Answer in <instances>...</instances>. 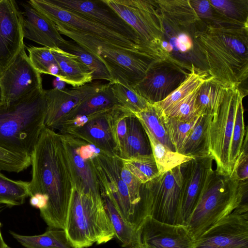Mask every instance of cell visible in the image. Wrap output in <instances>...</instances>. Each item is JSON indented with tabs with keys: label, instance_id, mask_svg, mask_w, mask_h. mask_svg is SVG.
Returning a JSON list of instances; mask_svg holds the SVG:
<instances>
[{
	"label": "cell",
	"instance_id": "cell-1",
	"mask_svg": "<svg viewBox=\"0 0 248 248\" xmlns=\"http://www.w3.org/2000/svg\"><path fill=\"white\" fill-rule=\"evenodd\" d=\"M31 179L29 196L48 197L40 215L48 228L64 229L75 187L74 174L62 135L45 127L31 156Z\"/></svg>",
	"mask_w": 248,
	"mask_h": 248
},
{
	"label": "cell",
	"instance_id": "cell-2",
	"mask_svg": "<svg viewBox=\"0 0 248 248\" xmlns=\"http://www.w3.org/2000/svg\"><path fill=\"white\" fill-rule=\"evenodd\" d=\"M204 23L193 39L206 71L224 87L239 88L248 75V26Z\"/></svg>",
	"mask_w": 248,
	"mask_h": 248
},
{
	"label": "cell",
	"instance_id": "cell-3",
	"mask_svg": "<svg viewBox=\"0 0 248 248\" xmlns=\"http://www.w3.org/2000/svg\"><path fill=\"white\" fill-rule=\"evenodd\" d=\"M239 88H226L215 106L207 128L209 152L217 172L231 176L248 133Z\"/></svg>",
	"mask_w": 248,
	"mask_h": 248
},
{
	"label": "cell",
	"instance_id": "cell-4",
	"mask_svg": "<svg viewBox=\"0 0 248 248\" xmlns=\"http://www.w3.org/2000/svg\"><path fill=\"white\" fill-rule=\"evenodd\" d=\"M43 88L4 106L0 104V147L31 156L45 127L46 101Z\"/></svg>",
	"mask_w": 248,
	"mask_h": 248
},
{
	"label": "cell",
	"instance_id": "cell-5",
	"mask_svg": "<svg viewBox=\"0 0 248 248\" xmlns=\"http://www.w3.org/2000/svg\"><path fill=\"white\" fill-rule=\"evenodd\" d=\"M248 184L213 170L186 225L194 239L240 205L248 204Z\"/></svg>",
	"mask_w": 248,
	"mask_h": 248
},
{
	"label": "cell",
	"instance_id": "cell-6",
	"mask_svg": "<svg viewBox=\"0 0 248 248\" xmlns=\"http://www.w3.org/2000/svg\"><path fill=\"white\" fill-rule=\"evenodd\" d=\"M55 26L61 34L69 37L100 59L109 72L111 82H119L134 88L144 78L151 64L158 60L136 49L119 46L60 25Z\"/></svg>",
	"mask_w": 248,
	"mask_h": 248
},
{
	"label": "cell",
	"instance_id": "cell-7",
	"mask_svg": "<svg viewBox=\"0 0 248 248\" xmlns=\"http://www.w3.org/2000/svg\"><path fill=\"white\" fill-rule=\"evenodd\" d=\"M63 230L73 248L105 244L115 237L102 197H94L75 187Z\"/></svg>",
	"mask_w": 248,
	"mask_h": 248
},
{
	"label": "cell",
	"instance_id": "cell-8",
	"mask_svg": "<svg viewBox=\"0 0 248 248\" xmlns=\"http://www.w3.org/2000/svg\"><path fill=\"white\" fill-rule=\"evenodd\" d=\"M137 33L142 50L156 60L171 55L164 48L165 31L155 0H104Z\"/></svg>",
	"mask_w": 248,
	"mask_h": 248
},
{
	"label": "cell",
	"instance_id": "cell-9",
	"mask_svg": "<svg viewBox=\"0 0 248 248\" xmlns=\"http://www.w3.org/2000/svg\"><path fill=\"white\" fill-rule=\"evenodd\" d=\"M182 182L179 166L142 184L140 196L149 207L150 216L162 222L176 224Z\"/></svg>",
	"mask_w": 248,
	"mask_h": 248
},
{
	"label": "cell",
	"instance_id": "cell-10",
	"mask_svg": "<svg viewBox=\"0 0 248 248\" xmlns=\"http://www.w3.org/2000/svg\"><path fill=\"white\" fill-rule=\"evenodd\" d=\"M92 163L101 195L106 196L122 217L137 231L128 190L121 178L122 159L99 150L93 157Z\"/></svg>",
	"mask_w": 248,
	"mask_h": 248
},
{
	"label": "cell",
	"instance_id": "cell-11",
	"mask_svg": "<svg viewBox=\"0 0 248 248\" xmlns=\"http://www.w3.org/2000/svg\"><path fill=\"white\" fill-rule=\"evenodd\" d=\"M191 65L169 57L154 62L144 78L133 89L150 104L160 102L186 78Z\"/></svg>",
	"mask_w": 248,
	"mask_h": 248
},
{
	"label": "cell",
	"instance_id": "cell-12",
	"mask_svg": "<svg viewBox=\"0 0 248 248\" xmlns=\"http://www.w3.org/2000/svg\"><path fill=\"white\" fill-rule=\"evenodd\" d=\"M119 105L67 121L61 126L60 133L83 140L109 155L119 156L113 126L115 111Z\"/></svg>",
	"mask_w": 248,
	"mask_h": 248
},
{
	"label": "cell",
	"instance_id": "cell-13",
	"mask_svg": "<svg viewBox=\"0 0 248 248\" xmlns=\"http://www.w3.org/2000/svg\"><path fill=\"white\" fill-rule=\"evenodd\" d=\"M27 2L55 25L91 35L116 46L144 53L139 45L122 35L83 16L61 8L50 0H30Z\"/></svg>",
	"mask_w": 248,
	"mask_h": 248
},
{
	"label": "cell",
	"instance_id": "cell-14",
	"mask_svg": "<svg viewBox=\"0 0 248 248\" xmlns=\"http://www.w3.org/2000/svg\"><path fill=\"white\" fill-rule=\"evenodd\" d=\"M192 248H248V205H240L195 239Z\"/></svg>",
	"mask_w": 248,
	"mask_h": 248
},
{
	"label": "cell",
	"instance_id": "cell-15",
	"mask_svg": "<svg viewBox=\"0 0 248 248\" xmlns=\"http://www.w3.org/2000/svg\"><path fill=\"white\" fill-rule=\"evenodd\" d=\"M42 79L31 64L23 46L0 75L1 105L7 106L31 93L42 89Z\"/></svg>",
	"mask_w": 248,
	"mask_h": 248
},
{
	"label": "cell",
	"instance_id": "cell-16",
	"mask_svg": "<svg viewBox=\"0 0 248 248\" xmlns=\"http://www.w3.org/2000/svg\"><path fill=\"white\" fill-rule=\"evenodd\" d=\"M209 154L194 158L181 165L183 182L176 224L186 226L214 169Z\"/></svg>",
	"mask_w": 248,
	"mask_h": 248
},
{
	"label": "cell",
	"instance_id": "cell-17",
	"mask_svg": "<svg viewBox=\"0 0 248 248\" xmlns=\"http://www.w3.org/2000/svg\"><path fill=\"white\" fill-rule=\"evenodd\" d=\"M74 174L75 188L96 197H102L92 163L99 150L94 145L67 134H61Z\"/></svg>",
	"mask_w": 248,
	"mask_h": 248
},
{
	"label": "cell",
	"instance_id": "cell-18",
	"mask_svg": "<svg viewBox=\"0 0 248 248\" xmlns=\"http://www.w3.org/2000/svg\"><path fill=\"white\" fill-rule=\"evenodd\" d=\"M106 83L93 81L81 86L44 90L46 101L45 126L59 130L69 113L88 95L102 88Z\"/></svg>",
	"mask_w": 248,
	"mask_h": 248
},
{
	"label": "cell",
	"instance_id": "cell-19",
	"mask_svg": "<svg viewBox=\"0 0 248 248\" xmlns=\"http://www.w3.org/2000/svg\"><path fill=\"white\" fill-rule=\"evenodd\" d=\"M25 46L21 12L14 0H0V75Z\"/></svg>",
	"mask_w": 248,
	"mask_h": 248
},
{
	"label": "cell",
	"instance_id": "cell-20",
	"mask_svg": "<svg viewBox=\"0 0 248 248\" xmlns=\"http://www.w3.org/2000/svg\"><path fill=\"white\" fill-rule=\"evenodd\" d=\"M50 1L61 8L83 16L122 35L139 45L144 52L140 47L139 37L134 30L105 2L104 0Z\"/></svg>",
	"mask_w": 248,
	"mask_h": 248
},
{
	"label": "cell",
	"instance_id": "cell-21",
	"mask_svg": "<svg viewBox=\"0 0 248 248\" xmlns=\"http://www.w3.org/2000/svg\"><path fill=\"white\" fill-rule=\"evenodd\" d=\"M140 248H192L194 238L186 227L147 217L138 229Z\"/></svg>",
	"mask_w": 248,
	"mask_h": 248
},
{
	"label": "cell",
	"instance_id": "cell-22",
	"mask_svg": "<svg viewBox=\"0 0 248 248\" xmlns=\"http://www.w3.org/2000/svg\"><path fill=\"white\" fill-rule=\"evenodd\" d=\"M22 30L27 38L51 49L60 48L64 39L55 24L27 1L22 4Z\"/></svg>",
	"mask_w": 248,
	"mask_h": 248
},
{
	"label": "cell",
	"instance_id": "cell-23",
	"mask_svg": "<svg viewBox=\"0 0 248 248\" xmlns=\"http://www.w3.org/2000/svg\"><path fill=\"white\" fill-rule=\"evenodd\" d=\"M164 27L174 34L186 30L200 21L189 0H155Z\"/></svg>",
	"mask_w": 248,
	"mask_h": 248
},
{
	"label": "cell",
	"instance_id": "cell-24",
	"mask_svg": "<svg viewBox=\"0 0 248 248\" xmlns=\"http://www.w3.org/2000/svg\"><path fill=\"white\" fill-rule=\"evenodd\" d=\"M58 63L60 80L73 87L92 82L93 72L75 55L59 48L51 49Z\"/></svg>",
	"mask_w": 248,
	"mask_h": 248
},
{
	"label": "cell",
	"instance_id": "cell-25",
	"mask_svg": "<svg viewBox=\"0 0 248 248\" xmlns=\"http://www.w3.org/2000/svg\"><path fill=\"white\" fill-rule=\"evenodd\" d=\"M144 130L161 143L175 151L165 123V115L155 104H149L143 110L133 113Z\"/></svg>",
	"mask_w": 248,
	"mask_h": 248
},
{
	"label": "cell",
	"instance_id": "cell-26",
	"mask_svg": "<svg viewBox=\"0 0 248 248\" xmlns=\"http://www.w3.org/2000/svg\"><path fill=\"white\" fill-rule=\"evenodd\" d=\"M118 105L108 82L98 91L88 95L76 107L67 115L64 123L77 117L108 110Z\"/></svg>",
	"mask_w": 248,
	"mask_h": 248
},
{
	"label": "cell",
	"instance_id": "cell-27",
	"mask_svg": "<svg viewBox=\"0 0 248 248\" xmlns=\"http://www.w3.org/2000/svg\"><path fill=\"white\" fill-rule=\"evenodd\" d=\"M126 123V137L120 157L127 159L152 154L147 136L137 118L134 115L129 116Z\"/></svg>",
	"mask_w": 248,
	"mask_h": 248
},
{
	"label": "cell",
	"instance_id": "cell-28",
	"mask_svg": "<svg viewBox=\"0 0 248 248\" xmlns=\"http://www.w3.org/2000/svg\"><path fill=\"white\" fill-rule=\"evenodd\" d=\"M209 77L205 70H202L192 63L190 71L185 80L166 98L155 104L165 112L198 89Z\"/></svg>",
	"mask_w": 248,
	"mask_h": 248
},
{
	"label": "cell",
	"instance_id": "cell-29",
	"mask_svg": "<svg viewBox=\"0 0 248 248\" xmlns=\"http://www.w3.org/2000/svg\"><path fill=\"white\" fill-rule=\"evenodd\" d=\"M211 115H201L199 117L186 139L180 154L192 158L210 154L208 146L207 128Z\"/></svg>",
	"mask_w": 248,
	"mask_h": 248
},
{
	"label": "cell",
	"instance_id": "cell-30",
	"mask_svg": "<svg viewBox=\"0 0 248 248\" xmlns=\"http://www.w3.org/2000/svg\"><path fill=\"white\" fill-rule=\"evenodd\" d=\"M10 233L25 248H73L63 229L48 228L43 234L32 236Z\"/></svg>",
	"mask_w": 248,
	"mask_h": 248
},
{
	"label": "cell",
	"instance_id": "cell-31",
	"mask_svg": "<svg viewBox=\"0 0 248 248\" xmlns=\"http://www.w3.org/2000/svg\"><path fill=\"white\" fill-rule=\"evenodd\" d=\"M105 208L113 228L116 237L125 248H140L138 232L120 216L110 200L101 195Z\"/></svg>",
	"mask_w": 248,
	"mask_h": 248
},
{
	"label": "cell",
	"instance_id": "cell-32",
	"mask_svg": "<svg viewBox=\"0 0 248 248\" xmlns=\"http://www.w3.org/2000/svg\"><path fill=\"white\" fill-rule=\"evenodd\" d=\"M218 17L217 23L248 26V0H209Z\"/></svg>",
	"mask_w": 248,
	"mask_h": 248
},
{
	"label": "cell",
	"instance_id": "cell-33",
	"mask_svg": "<svg viewBox=\"0 0 248 248\" xmlns=\"http://www.w3.org/2000/svg\"><path fill=\"white\" fill-rule=\"evenodd\" d=\"M60 49L77 56L93 72V80L112 81L109 72L103 62L94 54L72 40H66L60 46Z\"/></svg>",
	"mask_w": 248,
	"mask_h": 248
},
{
	"label": "cell",
	"instance_id": "cell-34",
	"mask_svg": "<svg viewBox=\"0 0 248 248\" xmlns=\"http://www.w3.org/2000/svg\"><path fill=\"white\" fill-rule=\"evenodd\" d=\"M145 131V130H144ZM159 174L168 171L194 158L171 151L145 131Z\"/></svg>",
	"mask_w": 248,
	"mask_h": 248
},
{
	"label": "cell",
	"instance_id": "cell-35",
	"mask_svg": "<svg viewBox=\"0 0 248 248\" xmlns=\"http://www.w3.org/2000/svg\"><path fill=\"white\" fill-rule=\"evenodd\" d=\"M226 88L210 76L198 91L196 98L198 114L200 116L211 115Z\"/></svg>",
	"mask_w": 248,
	"mask_h": 248
},
{
	"label": "cell",
	"instance_id": "cell-36",
	"mask_svg": "<svg viewBox=\"0 0 248 248\" xmlns=\"http://www.w3.org/2000/svg\"><path fill=\"white\" fill-rule=\"evenodd\" d=\"M0 170V203L8 206L22 205L29 196V182L12 180Z\"/></svg>",
	"mask_w": 248,
	"mask_h": 248
},
{
	"label": "cell",
	"instance_id": "cell-37",
	"mask_svg": "<svg viewBox=\"0 0 248 248\" xmlns=\"http://www.w3.org/2000/svg\"><path fill=\"white\" fill-rule=\"evenodd\" d=\"M122 161L123 165L142 184L150 181L159 174L152 154L122 159Z\"/></svg>",
	"mask_w": 248,
	"mask_h": 248
},
{
	"label": "cell",
	"instance_id": "cell-38",
	"mask_svg": "<svg viewBox=\"0 0 248 248\" xmlns=\"http://www.w3.org/2000/svg\"><path fill=\"white\" fill-rule=\"evenodd\" d=\"M27 48L31 64L39 73L59 77V66L51 48L45 46H30Z\"/></svg>",
	"mask_w": 248,
	"mask_h": 248
},
{
	"label": "cell",
	"instance_id": "cell-39",
	"mask_svg": "<svg viewBox=\"0 0 248 248\" xmlns=\"http://www.w3.org/2000/svg\"><path fill=\"white\" fill-rule=\"evenodd\" d=\"M111 90L118 103L133 113L139 112L150 104L132 88L119 82H109Z\"/></svg>",
	"mask_w": 248,
	"mask_h": 248
},
{
	"label": "cell",
	"instance_id": "cell-40",
	"mask_svg": "<svg viewBox=\"0 0 248 248\" xmlns=\"http://www.w3.org/2000/svg\"><path fill=\"white\" fill-rule=\"evenodd\" d=\"M189 121H183L165 115V123L175 152L180 153L183 145L199 117Z\"/></svg>",
	"mask_w": 248,
	"mask_h": 248
},
{
	"label": "cell",
	"instance_id": "cell-41",
	"mask_svg": "<svg viewBox=\"0 0 248 248\" xmlns=\"http://www.w3.org/2000/svg\"><path fill=\"white\" fill-rule=\"evenodd\" d=\"M199 88L163 112L164 115L183 121H189L200 116L198 114L196 108V98Z\"/></svg>",
	"mask_w": 248,
	"mask_h": 248
},
{
	"label": "cell",
	"instance_id": "cell-42",
	"mask_svg": "<svg viewBox=\"0 0 248 248\" xmlns=\"http://www.w3.org/2000/svg\"><path fill=\"white\" fill-rule=\"evenodd\" d=\"M31 165L30 156L14 154L0 147V169L18 173Z\"/></svg>",
	"mask_w": 248,
	"mask_h": 248
},
{
	"label": "cell",
	"instance_id": "cell-43",
	"mask_svg": "<svg viewBox=\"0 0 248 248\" xmlns=\"http://www.w3.org/2000/svg\"><path fill=\"white\" fill-rule=\"evenodd\" d=\"M248 134L245 137L240 154L231 175L234 179L241 182L247 181L248 179Z\"/></svg>",
	"mask_w": 248,
	"mask_h": 248
},
{
	"label": "cell",
	"instance_id": "cell-44",
	"mask_svg": "<svg viewBox=\"0 0 248 248\" xmlns=\"http://www.w3.org/2000/svg\"><path fill=\"white\" fill-rule=\"evenodd\" d=\"M198 17L206 22H216L217 15L209 0H189Z\"/></svg>",
	"mask_w": 248,
	"mask_h": 248
},
{
	"label": "cell",
	"instance_id": "cell-45",
	"mask_svg": "<svg viewBox=\"0 0 248 248\" xmlns=\"http://www.w3.org/2000/svg\"><path fill=\"white\" fill-rule=\"evenodd\" d=\"M30 197V204L32 206L39 209L40 211L46 209L47 207L48 197L46 195L36 193Z\"/></svg>",
	"mask_w": 248,
	"mask_h": 248
},
{
	"label": "cell",
	"instance_id": "cell-46",
	"mask_svg": "<svg viewBox=\"0 0 248 248\" xmlns=\"http://www.w3.org/2000/svg\"><path fill=\"white\" fill-rule=\"evenodd\" d=\"M175 38L176 39L175 45L178 49L182 51H186L192 47L191 40L186 33H182L179 35L178 34L177 37Z\"/></svg>",
	"mask_w": 248,
	"mask_h": 248
},
{
	"label": "cell",
	"instance_id": "cell-47",
	"mask_svg": "<svg viewBox=\"0 0 248 248\" xmlns=\"http://www.w3.org/2000/svg\"><path fill=\"white\" fill-rule=\"evenodd\" d=\"M63 81L60 80V81H57L56 80H55L53 82V84L55 86V88H57L58 89L60 90H62L63 87Z\"/></svg>",
	"mask_w": 248,
	"mask_h": 248
},
{
	"label": "cell",
	"instance_id": "cell-48",
	"mask_svg": "<svg viewBox=\"0 0 248 248\" xmlns=\"http://www.w3.org/2000/svg\"><path fill=\"white\" fill-rule=\"evenodd\" d=\"M6 244L5 243L0 231V248H5Z\"/></svg>",
	"mask_w": 248,
	"mask_h": 248
},
{
	"label": "cell",
	"instance_id": "cell-49",
	"mask_svg": "<svg viewBox=\"0 0 248 248\" xmlns=\"http://www.w3.org/2000/svg\"><path fill=\"white\" fill-rule=\"evenodd\" d=\"M1 93H0V104H1Z\"/></svg>",
	"mask_w": 248,
	"mask_h": 248
},
{
	"label": "cell",
	"instance_id": "cell-50",
	"mask_svg": "<svg viewBox=\"0 0 248 248\" xmlns=\"http://www.w3.org/2000/svg\"><path fill=\"white\" fill-rule=\"evenodd\" d=\"M5 248H12L10 247L9 246H8V245H6Z\"/></svg>",
	"mask_w": 248,
	"mask_h": 248
}]
</instances>
